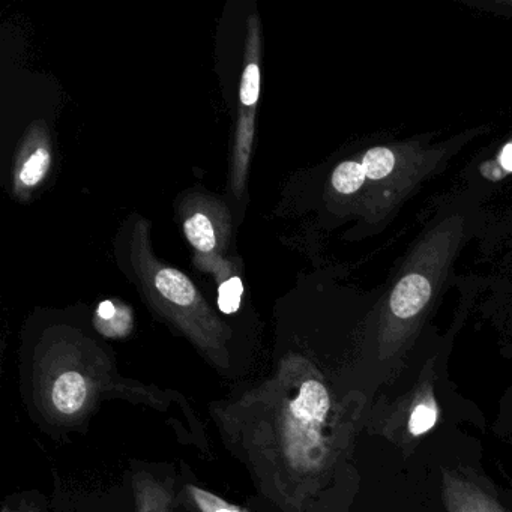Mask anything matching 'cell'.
<instances>
[{
  "instance_id": "obj_1",
  "label": "cell",
  "mask_w": 512,
  "mask_h": 512,
  "mask_svg": "<svg viewBox=\"0 0 512 512\" xmlns=\"http://www.w3.org/2000/svg\"><path fill=\"white\" fill-rule=\"evenodd\" d=\"M437 380L436 361L431 359L409 391L388 403H377L371 413L373 434L388 440L404 454L415 451L440 419Z\"/></svg>"
},
{
  "instance_id": "obj_2",
  "label": "cell",
  "mask_w": 512,
  "mask_h": 512,
  "mask_svg": "<svg viewBox=\"0 0 512 512\" xmlns=\"http://www.w3.org/2000/svg\"><path fill=\"white\" fill-rule=\"evenodd\" d=\"M440 485L446 512H512L496 490L467 467H446Z\"/></svg>"
},
{
  "instance_id": "obj_3",
  "label": "cell",
  "mask_w": 512,
  "mask_h": 512,
  "mask_svg": "<svg viewBox=\"0 0 512 512\" xmlns=\"http://www.w3.org/2000/svg\"><path fill=\"white\" fill-rule=\"evenodd\" d=\"M88 400V383L77 371H67L53 383L52 404L62 415H77Z\"/></svg>"
},
{
  "instance_id": "obj_4",
  "label": "cell",
  "mask_w": 512,
  "mask_h": 512,
  "mask_svg": "<svg viewBox=\"0 0 512 512\" xmlns=\"http://www.w3.org/2000/svg\"><path fill=\"white\" fill-rule=\"evenodd\" d=\"M158 292L173 304L188 307L196 301V287L187 275L178 269L164 268L155 275Z\"/></svg>"
},
{
  "instance_id": "obj_5",
  "label": "cell",
  "mask_w": 512,
  "mask_h": 512,
  "mask_svg": "<svg viewBox=\"0 0 512 512\" xmlns=\"http://www.w3.org/2000/svg\"><path fill=\"white\" fill-rule=\"evenodd\" d=\"M137 512L172 511V494L167 488L155 484L152 479L142 478L136 481Z\"/></svg>"
},
{
  "instance_id": "obj_6",
  "label": "cell",
  "mask_w": 512,
  "mask_h": 512,
  "mask_svg": "<svg viewBox=\"0 0 512 512\" xmlns=\"http://www.w3.org/2000/svg\"><path fill=\"white\" fill-rule=\"evenodd\" d=\"M184 229L188 241L194 248L202 253L214 250L217 238H215L214 226L205 214H196L188 218Z\"/></svg>"
},
{
  "instance_id": "obj_7",
  "label": "cell",
  "mask_w": 512,
  "mask_h": 512,
  "mask_svg": "<svg viewBox=\"0 0 512 512\" xmlns=\"http://www.w3.org/2000/svg\"><path fill=\"white\" fill-rule=\"evenodd\" d=\"M365 178L367 175H365L362 164L346 161L335 169L334 175H332V185L338 193L352 194L362 187Z\"/></svg>"
},
{
  "instance_id": "obj_8",
  "label": "cell",
  "mask_w": 512,
  "mask_h": 512,
  "mask_svg": "<svg viewBox=\"0 0 512 512\" xmlns=\"http://www.w3.org/2000/svg\"><path fill=\"white\" fill-rule=\"evenodd\" d=\"M395 157L388 148H373L364 155L362 167L371 181L386 178L394 169Z\"/></svg>"
},
{
  "instance_id": "obj_9",
  "label": "cell",
  "mask_w": 512,
  "mask_h": 512,
  "mask_svg": "<svg viewBox=\"0 0 512 512\" xmlns=\"http://www.w3.org/2000/svg\"><path fill=\"white\" fill-rule=\"evenodd\" d=\"M50 167V152L46 148L37 149L20 170V181L26 187H34L46 176Z\"/></svg>"
},
{
  "instance_id": "obj_10",
  "label": "cell",
  "mask_w": 512,
  "mask_h": 512,
  "mask_svg": "<svg viewBox=\"0 0 512 512\" xmlns=\"http://www.w3.org/2000/svg\"><path fill=\"white\" fill-rule=\"evenodd\" d=\"M244 284L241 278L233 277L224 281L218 290V307L224 314H233L241 307Z\"/></svg>"
},
{
  "instance_id": "obj_11",
  "label": "cell",
  "mask_w": 512,
  "mask_h": 512,
  "mask_svg": "<svg viewBox=\"0 0 512 512\" xmlns=\"http://www.w3.org/2000/svg\"><path fill=\"white\" fill-rule=\"evenodd\" d=\"M260 94V70L259 65L256 62H250L245 67L244 76H242L241 91H239V97H241V103L244 106L251 107L257 103Z\"/></svg>"
},
{
  "instance_id": "obj_12",
  "label": "cell",
  "mask_w": 512,
  "mask_h": 512,
  "mask_svg": "<svg viewBox=\"0 0 512 512\" xmlns=\"http://www.w3.org/2000/svg\"><path fill=\"white\" fill-rule=\"evenodd\" d=\"M188 491H190L191 497L202 512H244V509L229 505V503L224 502L223 499L214 496V494L208 493V491L200 490L197 487H188Z\"/></svg>"
},
{
  "instance_id": "obj_13",
  "label": "cell",
  "mask_w": 512,
  "mask_h": 512,
  "mask_svg": "<svg viewBox=\"0 0 512 512\" xmlns=\"http://www.w3.org/2000/svg\"><path fill=\"white\" fill-rule=\"evenodd\" d=\"M511 511H512V508H511Z\"/></svg>"
}]
</instances>
